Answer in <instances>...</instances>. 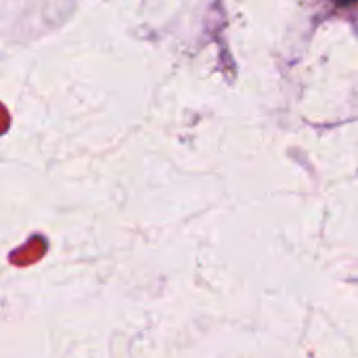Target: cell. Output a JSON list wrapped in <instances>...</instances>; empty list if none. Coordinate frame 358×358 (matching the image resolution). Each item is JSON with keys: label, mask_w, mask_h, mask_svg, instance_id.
<instances>
[{"label": "cell", "mask_w": 358, "mask_h": 358, "mask_svg": "<svg viewBox=\"0 0 358 358\" xmlns=\"http://www.w3.org/2000/svg\"><path fill=\"white\" fill-rule=\"evenodd\" d=\"M46 248H48V245H46L44 237L36 235V237H31L21 250L13 252V254L8 256V260H10V264H15V266L34 264V262H38V260L46 254Z\"/></svg>", "instance_id": "obj_1"}, {"label": "cell", "mask_w": 358, "mask_h": 358, "mask_svg": "<svg viewBox=\"0 0 358 358\" xmlns=\"http://www.w3.org/2000/svg\"><path fill=\"white\" fill-rule=\"evenodd\" d=\"M334 2H338V4H350V2H357V0H334Z\"/></svg>", "instance_id": "obj_2"}]
</instances>
